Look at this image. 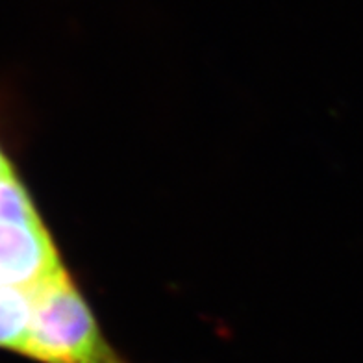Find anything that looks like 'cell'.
I'll return each mask as SVG.
<instances>
[{
	"instance_id": "cell-2",
	"label": "cell",
	"mask_w": 363,
	"mask_h": 363,
	"mask_svg": "<svg viewBox=\"0 0 363 363\" xmlns=\"http://www.w3.org/2000/svg\"><path fill=\"white\" fill-rule=\"evenodd\" d=\"M63 269L56 245L15 172L0 178V287L34 289Z\"/></svg>"
},
{
	"instance_id": "cell-1",
	"label": "cell",
	"mask_w": 363,
	"mask_h": 363,
	"mask_svg": "<svg viewBox=\"0 0 363 363\" xmlns=\"http://www.w3.org/2000/svg\"><path fill=\"white\" fill-rule=\"evenodd\" d=\"M23 356L39 363H128L104 337L65 267L35 287Z\"/></svg>"
},
{
	"instance_id": "cell-3",
	"label": "cell",
	"mask_w": 363,
	"mask_h": 363,
	"mask_svg": "<svg viewBox=\"0 0 363 363\" xmlns=\"http://www.w3.org/2000/svg\"><path fill=\"white\" fill-rule=\"evenodd\" d=\"M34 289L0 287V349L24 354L28 343Z\"/></svg>"
},
{
	"instance_id": "cell-4",
	"label": "cell",
	"mask_w": 363,
	"mask_h": 363,
	"mask_svg": "<svg viewBox=\"0 0 363 363\" xmlns=\"http://www.w3.org/2000/svg\"><path fill=\"white\" fill-rule=\"evenodd\" d=\"M11 172H15L13 165L10 163V160L6 158L4 150L0 148V178L8 177V174H11Z\"/></svg>"
}]
</instances>
